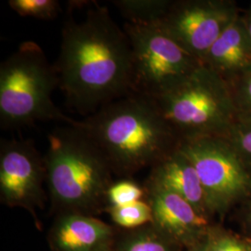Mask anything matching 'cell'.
Wrapping results in <instances>:
<instances>
[{"mask_svg":"<svg viewBox=\"0 0 251 251\" xmlns=\"http://www.w3.org/2000/svg\"><path fill=\"white\" fill-rule=\"evenodd\" d=\"M227 84L231 90L238 120L251 121V68Z\"/></svg>","mask_w":251,"mask_h":251,"instance_id":"obj_17","label":"cell"},{"mask_svg":"<svg viewBox=\"0 0 251 251\" xmlns=\"http://www.w3.org/2000/svg\"><path fill=\"white\" fill-rule=\"evenodd\" d=\"M119 251H171L167 241L157 233L142 231L132 233L121 244Z\"/></svg>","mask_w":251,"mask_h":251,"instance_id":"obj_20","label":"cell"},{"mask_svg":"<svg viewBox=\"0 0 251 251\" xmlns=\"http://www.w3.org/2000/svg\"><path fill=\"white\" fill-rule=\"evenodd\" d=\"M126 23L134 25L158 24L170 9V0H116L113 1Z\"/></svg>","mask_w":251,"mask_h":251,"instance_id":"obj_14","label":"cell"},{"mask_svg":"<svg viewBox=\"0 0 251 251\" xmlns=\"http://www.w3.org/2000/svg\"><path fill=\"white\" fill-rule=\"evenodd\" d=\"M225 139L251 173V121L238 120Z\"/></svg>","mask_w":251,"mask_h":251,"instance_id":"obj_18","label":"cell"},{"mask_svg":"<svg viewBox=\"0 0 251 251\" xmlns=\"http://www.w3.org/2000/svg\"><path fill=\"white\" fill-rule=\"evenodd\" d=\"M47 180L44 157L31 141L0 142V195L4 204L34 212L44 206Z\"/></svg>","mask_w":251,"mask_h":251,"instance_id":"obj_9","label":"cell"},{"mask_svg":"<svg viewBox=\"0 0 251 251\" xmlns=\"http://www.w3.org/2000/svg\"><path fill=\"white\" fill-rule=\"evenodd\" d=\"M9 7L22 17L50 21L57 18L62 8L55 0H9Z\"/></svg>","mask_w":251,"mask_h":251,"instance_id":"obj_16","label":"cell"},{"mask_svg":"<svg viewBox=\"0 0 251 251\" xmlns=\"http://www.w3.org/2000/svg\"><path fill=\"white\" fill-rule=\"evenodd\" d=\"M110 251V250H109V249H105V250H103V251Z\"/></svg>","mask_w":251,"mask_h":251,"instance_id":"obj_23","label":"cell"},{"mask_svg":"<svg viewBox=\"0 0 251 251\" xmlns=\"http://www.w3.org/2000/svg\"><path fill=\"white\" fill-rule=\"evenodd\" d=\"M178 149L198 172L209 212L225 211L251 197V173L222 137L179 142Z\"/></svg>","mask_w":251,"mask_h":251,"instance_id":"obj_7","label":"cell"},{"mask_svg":"<svg viewBox=\"0 0 251 251\" xmlns=\"http://www.w3.org/2000/svg\"><path fill=\"white\" fill-rule=\"evenodd\" d=\"M44 156L47 184L63 213H90L107 206L114 171L104 153L82 127L59 126L48 136Z\"/></svg>","mask_w":251,"mask_h":251,"instance_id":"obj_3","label":"cell"},{"mask_svg":"<svg viewBox=\"0 0 251 251\" xmlns=\"http://www.w3.org/2000/svg\"><path fill=\"white\" fill-rule=\"evenodd\" d=\"M243 19H244V22L246 24L248 32H249L251 38V5L249 9L246 11L245 15H243Z\"/></svg>","mask_w":251,"mask_h":251,"instance_id":"obj_22","label":"cell"},{"mask_svg":"<svg viewBox=\"0 0 251 251\" xmlns=\"http://www.w3.org/2000/svg\"><path fill=\"white\" fill-rule=\"evenodd\" d=\"M203 64L229 83L251 68V38L242 15L219 36Z\"/></svg>","mask_w":251,"mask_h":251,"instance_id":"obj_11","label":"cell"},{"mask_svg":"<svg viewBox=\"0 0 251 251\" xmlns=\"http://www.w3.org/2000/svg\"><path fill=\"white\" fill-rule=\"evenodd\" d=\"M59 88L55 66L49 63L42 48L25 41L0 65V125L12 129L37 121H60L78 126L54 104L52 92Z\"/></svg>","mask_w":251,"mask_h":251,"instance_id":"obj_4","label":"cell"},{"mask_svg":"<svg viewBox=\"0 0 251 251\" xmlns=\"http://www.w3.org/2000/svg\"><path fill=\"white\" fill-rule=\"evenodd\" d=\"M204 251H251L248 243L231 235H221L206 243Z\"/></svg>","mask_w":251,"mask_h":251,"instance_id":"obj_21","label":"cell"},{"mask_svg":"<svg viewBox=\"0 0 251 251\" xmlns=\"http://www.w3.org/2000/svg\"><path fill=\"white\" fill-rule=\"evenodd\" d=\"M145 194V190L136 182L124 179L115 182L108 190V206H121L141 201Z\"/></svg>","mask_w":251,"mask_h":251,"instance_id":"obj_19","label":"cell"},{"mask_svg":"<svg viewBox=\"0 0 251 251\" xmlns=\"http://www.w3.org/2000/svg\"><path fill=\"white\" fill-rule=\"evenodd\" d=\"M153 100L179 142L225 138L238 121L228 84L204 64Z\"/></svg>","mask_w":251,"mask_h":251,"instance_id":"obj_5","label":"cell"},{"mask_svg":"<svg viewBox=\"0 0 251 251\" xmlns=\"http://www.w3.org/2000/svg\"><path fill=\"white\" fill-rule=\"evenodd\" d=\"M240 11L230 0L172 1L158 25L201 63L219 36Z\"/></svg>","mask_w":251,"mask_h":251,"instance_id":"obj_8","label":"cell"},{"mask_svg":"<svg viewBox=\"0 0 251 251\" xmlns=\"http://www.w3.org/2000/svg\"><path fill=\"white\" fill-rule=\"evenodd\" d=\"M113 221L125 228H136L152 223V207L148 202L137 201L121 206H107L105 209Z\"/></svg>","mask_w":251,"mask_h":251,"instance_id":"obj_15","label":"cell"},{"mask_svg":"<svg viewBox=\"0 0 251 251\" xmlns=\"http://www.w3.org/2000/svg\"><path fill=\"white\" fill-rule=\"evenodd\" d=\"M144 190L152 207V224L160 233L185 241L194 238L207 225L206 216L178 195L148 183Z\"/></svg>","mask_w":251,"mask_h":251,"instance_id":"obj_10","label":"cell"},{"mask_svg":"<svg viewBox=\"0 0 251 251\" xmlns=\"http://www.w3.org/2000/svg\"><path fill=\"white\" fill-rule=\"evenodd\" d=\"M82 127L119 175L153 167L179 144L153 99L137 93L100 108L82 120Z\"/></svg>","mask_w":251,"mask_h":251,"instance_id":"obj_2","label":"cell"},{"mask_svg":"<svg viewBox=\"0 0 251 251\" xmlns=\"http://www.w3.org/2000/svg\"><path fill=\"white\" fill-rule=\"evenodd\" d=\"M113 231L90 215L63 213L50 235L53 251H101L107 249Z\"/></svg>","mask_w":251,"mask_h":251,"instance_id":"obj_12","label":"cell"},{"mask_svg":"<svg viewBox=\"0 0 251 251\" xmlns=\"http://www.w3.org/2000/svg\"><path fill=\"white\" fill-rule=\"evenodd\" d=\"M59 88L81 115L133 93L132 50L124 28L106 7L94 4L78 22L69 17L54 64Z\"/></svg>","mask_w":251,"mask_h":251,"instance_id":"obj_1","label":"cell"},{"mask_svg":"<svg viewBox=\"0 0 251 251\" xmlns=\"http://www.w3.org/2000/svg\"><path fill=\"white\" fill-rule=\"evenodd\" d=\"M146 183L178 195L202 215L209 213L205 192L198 172L178 148L152 167Z\"/></svg>","mask_w":251,"mask_h":251,"instance_id":"obj_13","label":"cell"},{"mask_svg":"<svg viewBox=\"0 0 251 251\" xmlns=\"http://www.w3.org/2000/svg\"><path fill=\"white\" fill-rule=\"evenodd\" d=\"M123 28L132 50L133 93L156 98L185 80L203 64L158 24L126 23Z\"/></svg>","mask_w":251,"mask_h":251,"instance_id":"obj_6","label":"cell"},{"mask_svg":"<svg viewBox=\"0 0 251 251\" xmlns=\"http://www.w3.org/2000/svg\"></svg>","mask_w":251,"mask_h":251,"instance_id":"obj_25","label":"cell"},{"mask_svg":"<svg viewBox=\"0 0 251 251\" xmlns=\"http://www.w3.org/2000/svg\"><path fill=\"white\" fill-rule=\"evenodd\" d=\"M198 251H204V250H198Z\"/></svg>","mask_w":251,"mask_h":251,"instance_id":"obj_24","label":"cell"}]
</instances>
